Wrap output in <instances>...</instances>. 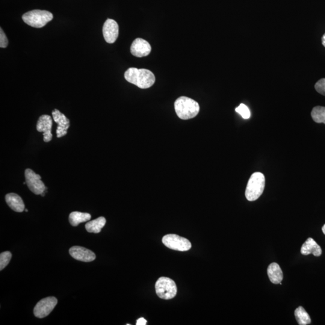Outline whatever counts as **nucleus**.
I'll return each mask as SVG.
<instances>
[{"label":"nucleus","instance_id":"nucleus-15","mask_svg":"<svg viewBox=\"0 0 325 325\" xmlns=\"http://www.w3.org/2000/svg\"><path fill=\"white\" fill-rule=\"evenodd\" d=\"M6 202L14 211L22 212L25 210V205L18 194L10 193L6 195Z\"/></svg>","mask_w":325,"mask_h":325},{"label":"nucleus","instance_id":"nucleus-24","mask_svg":"<svg viewBox=\"0 0 325 325\" xmlns=\"http://www.w3.org/2000/svg\"><path fill=\"white\" fill-rule=\"evenodd\" d=\"M0 47L1 48H6L8 45V40L2 28L0 29Z\"/></svg>","mask_w":325,"mask_h":325},{"label":"nucleus","instance_id":"nucleus-11","mask_svg":"<svg viewBox=\"0 0 325 325\" xmlns=\"http://www.w3.org/2000/svg\"><path fill=\"white\" fill-rule=\"evenodd\" d=\"M52 115L53 120L58 125L57 130H56L57 138H60L64 136L67 134L68 130L70 126V120L58 109H54L52 112Z\"/></svg>","mask_w":325,"mask_h":325},{"label":"nucleus","instance_id":"nucleus-6","mask_svg":"<svg viewBox=\"0 0 325 325\" xmlns=\"http://www.w3.org/2000/svg\"><path fill=\"white\" fill-rule=\"evenodd\" d=\"M162 244L170 249L178 251H187L192 248V244L187 238L176 234H168L162 239Z\"/></svg>","mask_w":325,"mask_h":325},{"label":"nucleus","instance_id":"nucleus-18","mask_svg":"<svg viewBox=\"0 0 325 325\" xmlns=\"http://www.w3.org/2000/svg\"><path fill=\"white\" fill-rule=\"evenodd\" d=\"M90 218L91 215L90 214L79 212H73L69 216L70 222L73 226H78L80 224L88 222Z\"/></svg>","mask_w":325,"mask_h":325},{"label":"nucleus","instance_id":"nucleus-10","mask_svg":"<svg viewBox=\"0 0 325 325\" xmlns=\"http://www.w3.org/2000/svg\"><path fill=\"white\" fill-rule=\"evenodd\" d=\"M102 34L106 42L113 44L119 35V26L114 20L108 19L103 26Z\"/></svg>","mask_w":325,"mask_h":325},{"label":"nucleus","instance_id":"nucleus-23","mask_svg":"<svg viewBox=\"0 0 325 325\" xmlns=\"http://www.w3.org/2000/svg\"><path fill=\"white\" fill-rule=\"evenodd\" d=\"M315 88L318 93L325 96V78H322L316 82Z\"/></svg>","mask_w":325,"mask_h":325},{"label":"nucleus","instance_id":"nucleus-5","mask_svg":"<svg viewBox=\"0 0 325 325\" xmlns=\"http://www.w3.org/2000/svg\"><path fill=\"white\" fill-rule=\"evenodd\" d=\"M156 294L161 299L168 300L172 299L177 292L176 285L172 280L166 277H161L156 283Z\"/></svg>","mask_w":325,"mask_h":325},{"label":"nucleus","instance_id":"nucleus-22","mask_svg":"<svg viewBox=\"0 0 325 325\" xmlns=\"http://www.w3.org/2000/svg\"><path fill=\"white\" fill-rule=\"evenodd\" d=\"M236 112L240 114L244 119L248 120L250 117V112L249 108L244 104H241L238 108H236Z\"/></svg>","mask_w":325,"mask_h":325},{"label":"nucleus","instance_id":"nucleus-26","mask_svg":"<svg viewBox=\"0 0 325 325\" xmlns=\"http://www.w3.org/2000/svg\"><path fill=\"white\" fill-rule=\"evenodd\" d=\"M322 45L325 47V34H324L323 37L322 38Z\"/></svg>","mask_w":325,"mask_h":325},{"label":"nucleus","instance_id":"nucleus-13","mask_svg":"<svg viewBox=\"0 0 325 325\" xmlns=\"http://www.w3.org/2000/svg\"><path fill=\"white\" fill-rule=\"evenodd\" d=\"M69 252L74 258L78 261L90 262L96 258V254L92 251L84 247L73 246L70 248Z\"/></svg>","mask_w":325,"mask_h":325},{"label":"nucleus","instance_id":"nucleus-20","mask_svg":"<svg viewBox=\"0 0 325 325\" xmlns=\"http://www.w3.org/2000/svg\"><path fill=\"white\" fill-rule=\"evenodd\" d=\"M312 117L314 122L325 124V108L317 106V107L313 108L312 112Z\"/></svg>","mask_w":325,"mask_h":325},{"label":"nucleus","instance_id":"nucleus-19","mask_svg":"<svg viewBox=\"0 0 325 325\" xmlns=\"http://www.w3.org/2000/svg\"><path fill=\"white\" fill-rule=\"evenodd\" d=\"M294 316L300 325H307L311 324V318L302 306H299L295 310Z\"/></svg>","mask_w":325,"mask_h":325},{"label":"nucleus","instance_id":"nucleus-7","mask_svg":"<svg viewBox=\"0 0 325 325\" xmlns=\"http://www.w3.org/2000/svg\"><path fill=\"white\" fill-rule=\"evenodd\" d=\"M26 182L30 190L35 194L39 195L46 192L47 188L41 180V176L30 169L25 170Z\"/></svg>","mask_w":325,"mask_h":325},{"label":"nucleus","instance_id":"nucleus-2","mask_svg":"<svg viewBox=\"0 0 325 325\" xmlns=\"http://www.w3.org/2000/svg\"><path fill=\"white\" fill-rule=\"evenodd\" d=\"M174 107L177 116L183 120H190L196 117L200 110L198 103L186 96L178 98L174 104Z\"/></svg>","mask_w":325,"mask_h":325},{"label":"nucleus","instance_id":"nucleus-27","mask_svg":"<svg viewBox=\"0 0 325 325\" xmlns=\"http://www.w3.org/2000/svg\"><path fill=\"white\" fill-rule=\"evenodd\" d=\"M322 232H324V234L325 235V224L323 226H322Z\"/></svg>","mask_w":325,"mask_h":325},{"label":"nucleus","instance_id":"nucleus-17","mask_svg":"<svg viewBox=\"0 0 325 325\" xmlns=\"http://www.w3.org/2000/svg\"><path fill=\"white\" fill-rule=\"evenodd\" d=\"M106 220L104 217H100L96 220L88 222L86 224V230L91 233H100L103 227L105 226Z\"/></svg>","mask_w":325,"mask_h":325},{"label":"nucleus","instance_id":"nucleus-8","mask_svg":"<svg viewBox=\"0 0 325 325\" xmlns=\"http://www.w3.org/2000/svg\"><path fill=\"white\" fill-rule=\"evenodd\" d=\"M58 300L54 297H48L40 300L34 308L35 317L42 318L48 316L55 308Z\"/></svg>","mask_w":325,"mask_h":325},{"label":"nucleus","instance_id":"nucleus-25","mask_svg":"<svg viewBox=\"0 0 325 325\" xmlns=\"http://www.w3.org/2000/svg\"><path fill=\"white\" fill-rule=\"evenodd\" d=\"M147 324V321L143 318L138 319L137 320V325H146Z\"/></svg>","mask_w":325,"mask_h":325},{"label":"nucleus","instance_id":"nucleus-9","mask_svg":"<svg viewBox=\"0 0 325 325\" xmlns=\"http://www.w3.org/2000/svg\"><path fill=\"white\" fill-rule=\"evenodd\" d=\"M52 120L51 116L47 114H43L40 116L36 124V130L38 132H43L44 141L49 142L52 140Z\"/></svg>","mask_w":325,"mask_h":325},{"label":"nucleus","instance_id":"nucleus-21","mask_svg":"<svg viewBox=\"0 0 325 325\" xmlns=\"http://www.w3.org/2000/svg\"><path fill=\"white\" fill-rule=\"evenodd\" d=\"M12 256V255L10 251H6L0 254V270H4L10 264Z\"/></svg>","mask_w":325,"mask_h":325},{"label":"nucleus","instance_id":"nucleus-3","mask_svg":"<svg viewBox=\"0 0 325 325\" xmlns=\"http://www.w3.org/2000/svg\"><path fill=\"white\" fill-rule=\"evenodd\" d=\"M265 176L261 172H255L248 181L245 196L249 202L258 200L264 193L265 188Z\"/></svg>","mask_w":325,"mask_h":325},{"label":"nucleus","instance_id":"nucleus-28","mask_svg":"<svg viewBox=\"0 0 325 325\" xmlns=\"http://www.w3.org/2000/svg\"><path fill=\"white\" fill-rule=\"evenodd\" d=\"M25 211H26V212H28V209H26V210H25Z\"/></svg>","mask_w":325,"mask_h":325},{"label":"nucleus","instance_id":"nucleus-1","mask_svg":"<svg viewBox=\"0 0 325 325\" xmlns=\"http://www.w3.org/2000/svg\"><path fill=\"white\" fill-rule=\"evenodd\" d=\"M124 78L130 84L140 88H148L152 86L156 82L154 74L148 70L130 68L124 74Z\"/></svg>","mask_w":325,"mask_h":325},{"label":"nucleus","instance_id":"nucleus-4","mask_svg":"<svg viewBox=\"0 0 325 325\" xmlns=\"http://www.w3.org/2000/svg\"><path fill=\"white\" fill-rule=\"evenodd\" d=\"M22 18L24 22L32 28H42L51 22L53 16L48 11L34 10L24 14Z\"/></svg>","mask_w":325,"mask_h":325},{"label":"nucleus","instance_id":"nucleus-16","mask_svg":"<svg viewBox=\"0 0 325 325\" xmlns=\"http://www.w3.org/2000/svg\"><path fill=\"white\" fill-rule=\"evenodd\" d=\"M268 274L271 282L278 284L283 280V273L280 265L276 262H272L268 268Z\"/></svg>","mask_w":325,"mask_h":325},{"label":"nucleus","instance_id":"nucleus-12","mask_svg":"<svg viewBox=\"0 0 325 325\" xmlns=\"http://www.w3.org/2000/svg\"><path fill=\"white\" fill-rule=\"evenodd\" d=\"M131 53L138 58L146 57L152 52V46L146 40L137 38L132 42L131 46Z\"/></svg>","mask_w":325,"mask_h":325},{"label":"nucleus","instance_id":"nucleus-14","mask_svg":"<svg viewBox=\"0 0 325 325\" xmlns=\"http://www.w3.org/2000/svg\"><path fill=\"white\" fill-rule=\"evenodd\" d=\"M300 252L304 256H308L310 254H312L315 256H319L322 255V250L320 246L316 243L314 239L308 238L305 243L302 244Z\"/></svg>","mask_w":325,"mask_h":325}]
</instances>
